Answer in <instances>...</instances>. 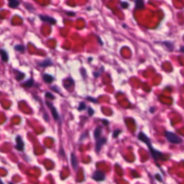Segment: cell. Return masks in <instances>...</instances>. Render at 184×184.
<instances>
[{
    "label": "cell",
    "mask_w": 184,
    "mask_h": 184,
    "mask_svg": "<svg viewBox=\"0 0 184 184\" xmlns=\"http://www.w3.org/2000/svg\"><path fill=\"white\" fill-rule=\"evenodd\" d=\"M183 50H184V47H181V53H183Z\"/></svg>",
    "instance_id": "27"
},
{
    "label": "cell",
    "mask_w": 184,
    "mask_h": 184,
    "mask_svg": "<svg viewBox=\"0 0 184 184\" xmlns=\"http://www.w3.org/2000/svg\"><path fill=\"white\" fill-rule=\"evenodd\" d=\"M121 133V130H117L114 132V134H113V137H117L118 135Z\"/></svg>",
    "instance_id": "20"
},
{
    "label": "cell",
    "mask_w": 184,
    "mask_h": 184,
    "mask_svg": "<svg viewBox=\"0 0 184 184\" xmlns=\"http://www.w3.org/2000/svg\"><path fill=\"white\" fill-rule=\"evenodd\" d=\"M165 135H166L167 140L173 144H181L182 142V139L179 136H178L176 134H175L172 132L166 131Z\"/></svg>",
    "instance_id": "2"
},
{
    "label": "cell",
    "mask_w": 184,
    "mask_h": 184,
    "mask_svg": "<svg viewBox=\"0 0 184 184\" xmlns=\"http://www.w3.org/2000/svg\"><path fill=\"white\" fill-rule=\"evenodd\" d=\"M51 65H53V62L50 59H46V60L39 63V65L41 66V67H43V68L47 67V66Z\"/></svg>",
    "instance_id": "10"
},
{
    "label": "cell",
    "mask_w": 184,
    "mask_h": 184,
    "mask_svg": "<svg viewBox=\"0 0 184 184\" xmlns=\"http://www.w3.org/2000/svg\"><path fill=\"white\" fill-rule=\"evenodd\" d=\"M16 142H17V145L15 146L16 149L19 151H22L24 150V142L22 141L20 136H17L16 137Z\"/></svg>",
    "instance_id": "6"
},
{
    "label": "cell",
    "mask_w": 184,
    "mask_h": 184,
    "mask_svg": "<svg viewBox=\"0 0 184 184\" xmlns=\"http://www.w3.org/2000/svg\"><path fill=\"white\" fill-rule=\"evenodd\" d=\"M14 48H15V50H18V51H20V52H23V51L24 50V46H22V45H16Z\"/></svg>",
    "instance_id": "16"
},
{
    "label": "cell",
    "mask_w": 184,
    "mask_h": 184,
    "mask_svg": "<svg viewBox=\"0 0 184 184\" xmlns=\"http://www.w3.org/2000/svg\"><path fill=\"white\" fill-rule=\"evenodd\" d=\"M135 7L138 9H142L144 8V1L142 0H137L135 1Z\"/></svg>",
    "instance_id": "11"
},
{
    "label": "cell",
    "mask_w": 184,
    "mask_h": 184,
    "mask_svg": "<svg viewBox=\"0 0 184 184\" xmlns=\"http://www.w3.org/2000/svg\"><path fill=\"white\" fill-rule=\"evenodd\" d=\"M138 139L142 141L143 142H145L148 145V148H149V150H150V151L151 153V155H152L153 158L155 160H158L159 159H160V160H166L165 158H164V155H163V154L162 153L158 151L157 150H155V149H154L153 148V146L151 145V142H150V140L149 137L146 135H145L143 132H141L139 134V135H138Z\"/></svg>",
    "instance_id": "1"
},
{
    "label": "cell",
    "mask_w": 184,
    "mask_h": 184,
    "mask_svg": "<svg viewBox=\"0 0 184 184\" xmlns=\"http://www.w3.org/2000/svg\"><path fill=\"white\" fill-rule=\"evenodd\" d=\"M0 55H1L2 60H4V62H6L8 60V55H7V53L5 50H0Z\"/></svg>",
    "instance_id": "13"
},
{
    "label": "cell",
    "mask_w": 184,
    "mask_h": 184,
    "mask_svg": "<svg viewBox=\"0 0 184 184\" xmlns=\"http://www.w3.org/2000/svg\"><path fill=\"white\" fill-rule=\"evenodd\" d=\"M121 6H122L123 8L126 9V8H128L129 4H128L127 2H125V1H122V2H121Z\"/></svg>",
    "instance_id": "21"
},
{
    "label": "cell",
    "mask_w": 184,
    "mask_h": 184,
    "mask_svg": "<svg viewBox=\"0 0 184 184\" xmlns=\"http://www.w3.org/2000/svg\"><path fill=\"white\" fill-rule=\"evenodd\" d=\"M19 1H16V0H12L9 2V6L11 8H16L19 6Z\"/></svg>",
    "instance_id": "14"
},
{
    "label": "cell",
    "mask_w": 184,
    "mask_h": 184,
    "mask_svg": "<svg viewBox=\"0 0 184 184\" xmlns=\"http://www.w3.org/2000/svg\"><path fill=\"white\" fill-rule=\"evenodd\" d=\"M33 84H34L33 80L32 79H30V80H28L27 82H25L24 83V86H25L26 87H32L33 86Z\"/></svg>",
    "instance_id": "15"
},
{
    "label": "cell",
    "mask_w": 184,
    "mask_h": 184,
    "mask_svg": "<svg viewBox=\"0 0 184 184\" xmlns=\"http://www.w3.org/2000/svg\"><path fill=\"white\" fill-rule=\"evenodd\" d=\"M19 73V74L16 77V78H17L18 81H20V80H22V78H24V74L22 73Z\"/></svg>",
    "instance_id": "19"
},
{
    "label": "cell",
    "mask_w": 184,
    "mask_h": 184,
    "mask_svg": "<svg viewBox=\"0 0 184 184\" xmlns=\"http://www.w3.org/2000/svg\"><path fill=\"white\" fill-rule=\"evenodd\" d=\"M87 99H88V100H89V101H94V102H96V100H95V99H90V97H88V98H87Z\"/></svg>",
    "instance_id": "25"
},
{
    "label": "cell",
    "mask_w": 184,
    "mask_h": 184,
    "mask_svg": "<svg viewBox=\"0 0 184 184\" xmlns=\"http://www.w3.org/2000/svg\"><path fill=\"white\" fill-rule=\"evenodd\" d=\"M40 18L43 21V22H48L50 24H55L56 23V20L51 17H49L47 15H40Z\"/></svg>",
    "instance_id": "7"
},
{
    "label": "cell",
    "mask_w": 184,
    "mask_h": 184,
    "mask_svg": "<svg viewBox=\"0 0 184 184\" xmlns=\"http://www.w3.org/2000/svg\"><path fill=\"white\" fill-rule=\"evenodd\" d=\"M107 142V139L104 137H101V138H99L98 140H96V151L97 153H99L102 146L106 143Z\"/></svg>",
    "instance_id": "3"
},
{
    "label": "cell",
    "mask_w": 184,
    "mask_h": 184,
    "mask_svg": "<svg viewBox=\"0 0 184 184\" xmlns=\"http://www.w3.org/2000/svg\"><path fill=\"white\" fill-rule=\"evenodd\" d=\"M68 15H74L75 14V13H67Z\"/></svg>",
    "instance_id": "26"
},
{
    "label": "cell",
    "mask_w": 184,
    "mask_h": 184,
    "mask_svg": "<svg viewBox=\"0 0 184 184\" xmlns=\"http://www.w3.org/2000/svg\"><path fill=\"white\" fill-rule=\"evenodd\" d=\"M88 112H89V116H92V115L94 114V109H93L91 107H89Z\"/></svg>",
    "instance_id": "22"
},
{
    "label": "cell",
    "mask_w": 184,
    "mask_h": 184,
    "mask_svg": "<svg viewBox=\"0 0 184 184\" xmlns=\"http://www.w3.org/2000/svg\"><path fill=\"white\" fill-rule=\"evenodd\" d=\"M71 163H72V166H73V169L76 170L78 168V161H77V158H76V155L73 153L71 154Z\"/></svg>",
    "instance_id": "9"
},
{
    "label": "cell",
    "mask_w": 184,
    "mask_h": 184,
    "mask_svg": "<svg viewBox=\"0 0 184 184\" xmlns=\"http://www.w3.org/2000/svg\"><path fill=\"white\" fill-rule=\"evenodd\" d=\"M155 177H156V178H157L159 181H160V182L162 181V178L160 176V175H158H158H156V176H155Z\"/></svg>",
    "instance_id": "23"
},
{
    "label": "cell",
    "mask_w": 184,
    "mask_h": 184,
    "mask_svg": "<svg viewBox=\"0 0 184 184\" xmlns=\"http://www.w3.org/2000/svg\"><path fill=\"white\" fill-rule=\"evenodd\" d=\"M42 78H43L44 81L46 82V83H52V82L53 81V80H54V78H53L51 75H49V74H47V73L43 74Z\"/></svg>",
    "instance_id": "8"
},
{
    "label": "cell",
    "mask_w": 184,
    "mask_h": 184,
    "mask_svg": "<svg viewBox=\"0 0 184 184\" xmlns=\"http://www.w3.org/2000/svg\"><path fill=\"white\" fill-rule=\"evenodd\" d=\"M46 104H47V107L50 109V111H51V112H52V115H53V118L55 119V120H58V118H59V116H58V112H57L56 109L53 107V105L50 102H49V101H46Z\"/></svg>",
    "instance_id": "5"
},
{
    "label": "cell",
    "mask_w": 184,
    "mask_h": 184,
    "mask_svg": "<svg viewBox=\"0 0 184 184\" xmlns=\"http://www.w3.org/2000/svg\"><path fill=\"white\" fill-rule=\"evenodd\" d=\"M9 184H13V183H11V182H10V183H9Z\"/></svg>",
    "instance_id": "29"
},
{
    "label": "cell",
    "mask_w": 184,
    "mask_h": 184,
    "mask_svg": "<svg viewBox=\"0 0 184 184\" xmlns=\"http://www.w3.org/2000/svg\"><path fill=\"white\" fill-rule=\"evenodd\" d=\"M103 123H104L105 125H109V122H108L107 119H104V120H103Z\"/></svg>",
    "instance_id": "24"
},
{
    "label": "cell",
    "mask_w": 184,
    "mask_h": 184,
    "mask_svg": "<svg viewBox=\"0 0 184 184\" xmlns=\"http://www.w3.org/2000/svg\"><path fill=\"white\" fill-rule=\"evenodd\" d=\"M101 131L102 129L101 127H97L95 131H94V137L96 140H98L99 138H100V136L101 135Z\"/></svg>",
    "instance_id": "12"
},
{
    "label": "cell",
    "mask_w": 184,
    "mask_h": 184,
    "mask_svg": "<svg viewBox=\"0 0 184 184\" xmlns=\"http://www.w3.org/2000/svg\"><path fill=\"white\" fill-rule=\"evenodd\" d=\"M45 96H46V98H48V99H55V96L54 95H53L51 93H50V92H47L46 94H45Z\"/></svg>",
    "instance_id": "17"
},
{
    "label": "cell",
    "mask_w": 184,
    "mask_h": 184,
    "mask_svg": "<svg viewBox=\"0 0 184 184\" xmlns=\"http://www.w3.org/2000/svg\"><path fill=\"white\" fill-rule=\"evenodd\" d=\"M86 104L83 103V102H82V103H81L80 104V105H79V107H78V110L79 111H83V110H84L85 109H86Z\"/></svg>",
    "instance_id": "18"
},
{
    "label": "cell",
    "mask_w": 184,
    "mask_h": 184,
    "mask_svg": "<svg viewBox=\"0 0 184 184\" xmlns=\"http://www.w3.org/2000/svg\"><path fill=\"white\" fill-rule=\"evenodd\" d=\"M0 184H4V183H3V181H1V179H0Z\"/></svg>",
    "instance_id": "28"
},
{
    "label": "cell",
    "mask_w": 184,
    "mask_h": 184,
    "mask_svg": "<svg viewBox=\"0 0 184 184\" xmlns=\"http://www.w3.org/2000/svg\"><path fill=\"white\" fill-rule=\"evenodd\" d=\"M93 179L96 181H102L105 179V175L100 171H96L93 175Z\"/></svg>",
    "instance_id": "4"
}]
</instances>
